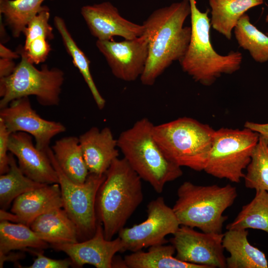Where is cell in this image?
<instances>
[{
    "label": "cell",
    "instance_id": "4fadbf2b",
    "mask_svg": "<svg viewBox=\"0 0 268 268\" xmlns=\"http://www.w3.org/2000/svg\"><path fill=\"white\" fill-rule=\"evenodd\" d=\"M96 45L117 78L133 81L142 74L148 55V40L144 34L120 42L97 40Z\"/></svg>",
    "mask_w": 268,
    "mask_h": 268
},
{
    "label": "cell",
    "instance_id": "cb8c5ba5",
    "mask_svg": "<svg viewBox=\"0 0 268 268\" xmlns=\"http://www.w3.org/2000/svg\"><path fill=\"white\" fill-rule=\"evenodd\" d=\"M49 246V243L42 240L29 226L0 220V254L28 249L43 250Z\"/></svg>",
    "mask_w": 268,
    "mask_h": 268
},
{
    "label": "cell",
    "instance_id": "836d02e7",
    "mask_svg": "<svg viewBox=\"0 0 268 268\" xmlns=\"http://www.w3.org/2000/svg\"><path fill=\"white\" fill-rule=\"evenodd\" d=\"M11 133L3 121L0 119V174L7 173L9 170L8 141Z\"/></svg>",
    "mask_w": 268,
    "mask_h": 268
},
{
    "label": "cell",
    "instance_id": "2e32d148",
    "mask_svg": "<svg viewBox=\"0 0 268 268\" xmlns=\"http://www.w3.org/2000/svg\"><path fill=\"white\" fill-rule=\"evenodd\" d=\"M63 207L59 183L45 184L17 197L12 204L10 209L12 213L0 209V219L29 226L41 214Z\"/></svg>",
    "mask_w": 268,
    "mask_h": 268
},
{
    "label": "cell",
    "instance_id": "7402d4cb",
    "mask_svg": "<svg viewBox=\"0 0 268 268\" xmlns=\"http://www.w3.org/2000/svg\"><path fill=\"white\" fill-rule=\"evenodd\" d=\"M172 245L158 244L149 247L146 252L139 250L125 256L124 263L129 268H207L180 261L173 255Z\"/></svg>",
    "mask_w": 268,
    "mask_h": 268
},
{
    "label": "cell",
    "instance_id": "9a60e30c",
    "mask_svg": "<svg viewBox=\"0 0 268 268\" xmlns=\"http://www.w3.org/2000/svg\"><path fill=\"white\" fill-rule=\"evenodd\" d=\"M81 14L91 34L97 40H110L114 36L132 39L143 35L144 27L130 21L120 14L109 1L86 5Z\"/></svg>",
    "mask_w": 268,
    "mask_h": 268
},
{
    "label": "cell",
    "instance_id": "ac0fdd59",
    "mask_svg": "<svg viewBox=\"0 0 268 268\" xmlns=\"http://www.w3.org/2000/svg\"><path fill=\"white\" fill-rule=\"evenodd\" d=\"M79 143L89 173L105 174L119 156L117 139L111 129L92 127L79 137Z\"/></svg>",
    "mask_w": 268,
    "mask_h": 268
},
{
    "label": "cell",
    "instance_id": "6da1fadb",
    "mask_svg": "<svg viewBox=\"0 0 268 268\" xmlns=\"http://www.w3.org/2000/svg\"><path fill=\"white\" fill-rule=\"evenodd\" d=\"M189 0H182L154 10L143 23L148 42L147 61L141 82L152 85L174 62L185 55L190 42L191 28L184 26L190 15Z\"/></svg>",
    "mask_w": 268,
    "mask_h": 268
},
{
    "label": "cell",
    "instance_id": "e0dca14e",
    "mask_svg": "<svg viewBox=\"0 0 268 268\" xmlns=\"http://www.w3.org/2000/svg\"><path fill=\"white\" fill-rule=\"evenodd\" d=\"M32 136L24 132L11 133L9 151L17 158L19 168L30 179L45 184L58 183L57 172L47 152L37 148Z\"/></svg>",
    "mask_w": 268,
    "mask_h": 268
},
{
    "label": "cell",
    "instance_id": "f1b7e54d",
    "mask_svg": "<svg viewBox=\"0 0 268 268\" xmlns=\"http://www.w3.org/2000/svg\"><path fill=\"white\" fill-rule=\"evenodd\" d=\"M235 38L239 46L249 52L256 62L268 61V36L259 30L245 13L234 29Z\"/></svg>",
    "mask_w": 268,
    "mask_h": 268
},
{
    "label": "cell",
    "instance_id": "ab89813d",
    "mask_svg": "<svg viewBox=\"0 0 268 268\" xmlns=\"http://www.w3.org/2000/svg\"><path fill=\"white\" fill-rule=\"evenodd\" d=\"M266 34L268 36V31L266 33Z\"/></svg>",
    "mask_w": 268,
    "mask_h": 268
},
{
    "label": "cell",
    "instance_id": "603a6c76",
    "mask_svg": "<svg viewBox=\"0 0 268 268\" xmlns=\"http://www.w3.org/2000/svg\"><path fill=\"white\" fill-rule=\"evenodd\" d=\"M211 9V26L230 40L232 32L240 18L250 8L264 3V0H208Z\"/></svg>",
    "mask_w": 268,
    "mask_h": 268
},
{
    "label": "cell",
    "instance_id": "52a82bcc",
    "mask_svg": "<svg viewBox=\"0 0 268 268\" xmlns=\"http://www.w3.org/2000/svg\"><path fill=\"white\" fill-rule=\"evenodd\" d=\"M9 75L0 78V109L14 100L35 96L45 107L57 106L60 102L62 87L65 80L63 71L43 65L40 69L29 62L25 57Z\"/></svg>",
    "mask_w": 268,
    "mask_h": 268
},
{
    "label": "cell",
    "instance_id": "e575fe53",
    "mask_svg": "<svg viewBox=\"0 0 268 268\" xmlns=\"http://www.w3.org/2000/svg\"><path fill=\"white\" fill-rule=\"evenodd\" d=\"M244 128L258 133L268 144V123L259 124L247 121L244 124Z\"/></svg>",
    "mask_w": 268,
    "mask_h": 268
},
{
    "label": "cell",
    "instance_id": "9c48e42d",
    "mask_svg": "<svg viewBox=\"0 0 268 268\" xmlns=\"http://www.w3.org/2000/svg\"><path fill=\"white\" fill-rule=\"evenodd\" d=\"M46 152L58 175L63 208L76 225L79 241L91 238L95 233L98 223L96 212V196L105 179V174L99 175L89 173L83 183H76L63 172L50 147Z\"/></svg>",
    "mask_w": 268,
    "mask_h": 268
},
{
    "label": "cell",
    "instance_id": "4dcf8cb0",
    "mask_svg": "<svg viewBox=\"0 0 268 268\" xmlns=\"http://www.w3.org/2000/svg\"><path fill=\"white\" fill-rule=\"evenodd\" d=\"M50 17V9L47 6L35 16L27 24L23 33L27 44L38 37H44L48 40L54 38L53 29L49 21Z\"/></svg>",
    "mask_w": 268,
    "mask_h": 268
},
{
    "label": "cell",
    "instance_id": "30bf717a",
    "mask_svg": "<svg viewBox=\"0 0 268 268\" xmlns=\"http://www.w3.org/2000/svg\"><path fill=\"white\" fill-rule=\"evenodd\" d=\"M147 213L144 221L131 227H124L119 232L124 251L134 252L165 244L166 236L174 234L180 226L173 208L166 204L162 197L148 203Z\"/></svg>",
    "mask_w": 268,
    "mask_h": 268
},
{
    "label": "cell",
    "instance_id": "d6986e66",
    "mask_svg": "<svg viewBox=\"0 0 268 268\" xmlns=\"http://www.w3.org/2000/svg\"><path fill=\"white\" fill-rule=\"evenodd\" d=\"M30 227L43 241L53 244L79 241L76 225L63 208H57L36 218Z\"/></svg>",
    "mask_w": 268,
    "mask_h": 268
},
{
    "label": "cell",
    "instance_id": "3957f363",
    "mask_svg": "<svg viewBox=\"0 0 268 268\" xmlns=\"http://www.w3.org/2000/svg\"><path fill=\"white\" fill-rule=\"evenodd\" d=\"M154 125L147 118L122 132L117 139L124 158L140 178L158 193L183 175L181 167L165 155L153 135Z\"/></svg>",
    "mask_w": 268,
    "mask_h": 268
},
{
    "label": "cell",
    "instance_id": "44dd1931",
    "mask_svg": "<svg viewBox=\"0 0 268 268\" xmlns=\"http://www.w3.org/2000/svg\"><path fill=\"white\" fill-rule=\"evenodd\" d=\"M54 157L63 172L73 182L83 183L89 171L85 164L79 137H64L51 147Z\"/></svg>",
    "mask_w": 268,
    "mask_h": 268
},
{
    "label": "cell",
    "instance_id": "8992f818",
    "mask_svg": "<svg viewBox=\"0 0 268 268\" xmlns=\"http://www.w3.org/2000/svg\"><path fill=\"white\" fill-rule=\"evenodd\" d=\"M215 130L188 117L154 125V138L166 157L181 167L204 170Z\"/></svg>",
    "mask_w": 268,
    "mask_h": 268
},
{
    "label": "cell",
    "instance_id": "ba28073f",
    "mask_svg": "<svg viewBox=\"0 0 268 268\" xmlns=\"http://www.w3.org/2000/svg\"><path fill=\"white\" fill-rule=\"evenodd\" d=\"M259 134L249 129L220 128L215 131L204 170L219 179L238 183L251 160Z\"/></svg>",
    "mask_w": 268,
    "mask_h": 268
},
{
    "label": "cell",
    "instance_id": "74e56055",
    "mask_svg": "<svg viewBox=\"0 0 268 268\" xmlns=\"http://www.w3.org/2000/svg\"><path fill=\"white\" fill-rule=\"evenodd\" d=\"M0 58L8 59H16L21 57L20 55L16 51L13 52L1 43L0 44Z\"/></svg>",
    "mask_w": 268,
    "mask_h": 268
},
{
    "label": "cell",
    "instance_id": "83f0119b",
    "mask_svg": "<svg viewBox=\"0 0 268 268\" xmlns=\"http://www.w3.org/2000/svg\"><path fill=\"white\" fill-rule=\"evenodd\" d=\"M227 230L252 228L268 234V192L256 190L253 199L243 206L235 219L227 225Z\"/></svg>",
    "mask_w": 268,
    "mask_h": 268
},
{
    "label": "cell",
    "instance_id": "8d00e7d4",
    "mask_svg": "<svg viewBox=\"0 0 268 268\" xmlns=\"http://www.w3.org/2000/svg\"><path fill=\"white\" fill-rule=\"evenodd\" d=\"M24 257V254L21 252L14 253L10 251L5 254H0V268H2L6 262H15Z\"/></svg>",
    "mask_w": 268,
    "mask_h": 268
},
{
    "label": "cell",
    "instance_id": "277c9868",
    "mask_svg": "<svg viewBox=\"0 0 268 268\" xmlns=\"http://www.w3.org/2000/svg\"><path fill=\"white\" fill-rule=\"evenodd\" d=\"M191 8V36L188 49L180 61L184 71L196 81L210 86L222 74H231L238 70L243 56L238 51L226 55L217 53L210 41V19L208 10L201 11L196 0H189Z\"/></svg>",
    "mask_w": 268,
    "mask_h": 268
},
{
    "label": "cell",
    "instance_id": "f35d334b",
    "mask_svg": "<svg viewBox=\"0 0 268 268\" xmlns=\"http://www.w3.org/2000/svg\"><path fill=\"white\" fill-rule=\"evenodd\" d=\"M265 20L266 22L268 23V13L266 16Z\"/></svg>",
    "mask_w": 268,
    "mask_h": 268
},
{
    "label": "cell",
    "instance_id": "d4e9b609",
    "mask_svg": "<svg viewBox=\"0 0 268 268\" xmlns=\"http://www.w3.org/2000/svg\"><path fill=\"white\" fill-rule=\"evenodd\" d=\"M54 23L61 37L66 51L71 58L73 65L82 75L98 108L100 110L103 109L105 106L106 101L100 93L91 74L89 60L76 44L63 18L56 16L54 18Z\"/></svg>",
    "mask_w": 268,
    "mask_h": 268
},
{
    "label": "cell",
    "instance_id": "5b68a950",
    "mask_svg": "<svg viewBox=\"0 0 268 268\" xmlns=\"http://www.w3.org/2000/svg\"><path fill=\"white\" fill-rule=\"evenodd\" d=\"M237 197L230 184L200 186L186 181L177 190V200L172 207L180 225L198 228L202 232L221 233L225 210Z\"/></svg>",
    "mask_w": 268,
    "mask_h": 268
},
{
    "label": "cell",
    "instance_id": "484cf974",
    "mask_svg": "<svg viewBox=\"0 0 268 268\" xmlns=\"http://www.w3.org/2000/svg\"><path fill=\"white\" fill-rule=\"evenodd\" d=\"M45 0H0V13L14 38H18L28 22L44 7Z\"/></svg>",
    "mask_w": 268,
    "mask_h": 268
},
{
    "label": "cell",
    "instance_id": "4316f807",
    "mask_svg": "<svg viewBox=\"0 0 268 268\" xmlns=\"http://www.w3.org/2000/svg\"><path fill=\"white\" fill-rule=\"evenodd\" d=\"M12 153H9V170L0 176V206L6 210L21 194L45 184L30 179L21 171Z\"/></svg>",
    "mask_w": 268,
    "mask_h": 268
},
{
    "label": "cell",
    "instance_id": "d590c367",
    "mask_svg": "<svg viewBox=\"0 0 268 268\" xmlns=\"http://www.w3.org/2000/svg\"><path fill=\"white\" fill-rule=\"evenodd\" d=\"M16 67V65L13 60L0 58V78L11 74Z\"/></svg>",
    "mask_w": 268,
    "mask_h": 268
},
{
    "label": "cell",
    "instance_id": "7c38bea8",
    "mask_svg": "<svg viewBox=\"0 0 268 268\" xmlns=\"http://www.w3.org/2000/svg\"><path fill=\"white\" fill-rule=\"evenodd\" d=\"M1 119L11 134L21 132L31 135L37 148L46 151L52 139L66 131V127L59 122L41 117L32 108L29 97L14 100L0 111Z\"/></svg>",
    "mask_w": 268,
    "mask_h": 268
},
{
    "label": "cell",
    "instance_id": "d6a6232c",
    "mask_svg": "<svg viewBox=\"0 0 268 268\" xmlns=\"http://www.w3.org/2000/svg\"><path fill=\"white\" fill-rule=\"evenodd\" d=\"M43 250L28 249L26 251L36 256L28 268H67L72 266L70 259L55 260L44 255Z\"/></svg>",
    "mask_w": 268,
    "mask_h": 268
},
{
    "label": "cell",
    "instance_id": "8fae6325",
    "mask_svg": "<svg viewBox=\"0 0 268 268\" xmlns=\"http://www.w3.org/2000/svg\"><path fill=\"white\" fill-rule=\"evenodd\" d=\"M170 239L178 260L207 268H227L222 245L224 234L200 232L180 225Z\"/></svg>",
    "mask_w": 268,
    "mask_h": 268
},
{
    "label": "cell",
    "instance_id": "1f68e13d",
    "mask_svg": "<svg viewBox=\"0 0 268 268\" xmlns=\"http://www.w3.org/2000/svg\"><path fill=\"white\" fill-rule=\"evenodd\" d=\"M48 40L44 37L35 38L24 46H19L16 52L34 65L44 62L51 51Z\"/></svg>",
    "mask_w": 268,
    "mask_h": 268
},
{
    "label": "cell",
    "instance_id": "5bb4252c",
    "mask_svg": "<svg viewBox=\"0 0 268 268\" xmlns=\"http://www.w3.org/2000/svg\"><path fill=\"white\" fill-rule=\"evenodd\" d=\"M55 250L66 253L70 259L72 266L82 267L88 264L97 268H111L115 255L124 251L121 238H105L102 223L98 221L93 237L74 243L53 244Z\"/></svg>",
    "mask_w": 268,
    "mask_h": 268
},
{
    "label": "cell",
    "instance_id": "ffe728a7",
    "mask_svg": "<svg viewBox=\"0 0 268 268\" xmlns=\"http://www.w3.org/2000/svg\"><path fill=\"white\" fill-rule=\"evenodd\" d=\"M248 235L247 229L227 230L224 234L223 247L230 254L226 258L227 268H268L265 254L250 243Z\"/></svg>",
    "mask_w": 268,
    "mask_h": 268
},
{
    "label": "cell",
    "instance_id": "7a4b0ae2",
    "mask_svg": "<svg viewBox=\"0 0 268 268\" xmlns=\"http://www.w3.org/2000/svg\"><path fill=\"white\" fill-rule=\"evenodd\" d=\"M105 175L97 192L96 212L105 238L112 240L142 203L143 194L142 179L124 158L116 159Z\"/></svg>",
    "mask_w": 268,
    "mask_h": 268
},
{
    "label": "cell",
    "instance_id": "f546056e",
    "mask_svg": "<svg viewBox=\"0 0 268 268\" xmlns=\"http://www.w3.org/2000/svg\"><path fill=\"white\" fill-rule=\"evenodd\" d=\"M246 169L245 187L268 192V144L261 136Z\"/></svg>",
    "mask_w": 268,
    "mask_h": 268
}]
</instances>
